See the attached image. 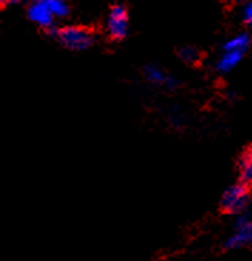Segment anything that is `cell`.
<instances>
[{"mask_svg": "<svg viewBox=\"0 0 252 261\" xmlns=\"http://www.w3.org/2000/svg\"><path fill=\"white\" fill-rule=\"evenodd\" d=\"M252 240V223L251 219L246 216V214H242L239 216L237 221H235V230H234V234L228 240L225 241V247L230 248H239L246 246L249 241Z\"/></svg>", "mask_w": 252, "mask_h": 261, "instance_id": "obj_3", "label": "cell"}, {"mask_svg": "<svg viewBox=\"0 0 252 261\" xmlns=\"http://www.w3.org/2000/svg\"><path fill=\"white\" fill-rule=\"evenodd\" d=\"M231 2H234V3H246L248 0H231Z\"/></svg>", "mask_w": 252, "mask_h": 261, "instance_id": "obj_14", "label": "cell"}, {"mask_svg": "<svg viewBox=\"0 0 252 261\" xmlns=\"http://www.w3.org/2000/svg\"><path fill=\"white\" fill-rule=\"evenodd\" d=\"M59 42L71 50H84L94 43V35L89 29L80 26H67L54 32Z\"/></svg>", "mask_w": 252, "mask_h": 261, "instance_id": "obj_1", "label": "cell"}, {"mask_svg": "<svg viewBox=\"0 0 252 261\" xmlns=\"http://www.w3.org/2000/svg\"><path fill=\"white\" fill-rule=\"evenodd\" d=\"M242 20L245 21L246 24L252 23V3L249 2H246L242 7Z\"/></svg>", "mask_w": 252, "mask_h": 261, "instance_id": "obj_12", "label": "cell"}, {"mask_svg": "<svg viewBox=\"0 0 252 261\" xmlns=\"http://www.w3.org/2000/svg\"><path fill=\"white\" fill-rule=\"evenodd\" d=\"M146 77H147L148 82H151L154 85H167L170 87L174 86L173 79L168 77L167 74L157 66H147L146 67Z\"/></svg>", "mask_w": 252, "mask_h": 261, "instance_id": "obj_8", "label": "cell"}, {"mask_svg": "<svg viewBox=\"0 0 252 261\" xmlns=\"http://www.w3.org/2000/svg\"><path fill=\"white\" fill-rule=\"evenodd\" d=\"M248 203H249V190L246 184H234L228 190H225L224 196L221 198V208L225 213L237 214L244 212Z\"/></svg>", "mask_w": 252, "mask_h": 261, "instance_id": "obj_2", "label": "cell"}, {"mask_svg": "<svg viewBox=\"0 0 252 261\" xmlns=\"http://www.w3.org/2000/svg\"><path fill=\"white\" fill-rule=\"evenodd\" d=\"M239 176H241V180L244 184H248L252 180V151L249 148L241 157Z\"/></svg>", "mask_w": 252, "mask_h": 261, "instance_id": "obj_9", "label": "cell"}, {"mask_svg": "<svg viewBox=\"0 0 252 261\" xmlns=\"http://www.w3.org/2000/svg\"><path fill=\"white\" fill-rule=\"evenodd\" d=\"M33 2H44V0H33Z\"/></svg>", "mask_w": 252, "mask_h": 261, "instance_id": "obj_15", "label": "cell"}, {"mask_svg": "<svg viewBox=\"0 0 252 261\" xmlns=\"http://www.w3.org/2000/svg\"><path fill=\"white\" fill-rule=\"evenodd\" d=\"M107 32L113 39H123L128 32V14L126 7L114 6L107 19Z\"/></svg>", "mask_w": 252, "mask_h": 261, "instance_id": "obj_4", "label": "cell"}, {"mask_svg": "<svg viewBox=\"0 0 252 261\" xmlns=\"http://www.w3.org/2000/svg\"><path fill=\"white\" fill-rule=\"evenodd\" d=\"M27 16L30 20L35 21L36 24H39V26H42L44 29L51 28L53 21H54V17L51 16L44 2H33L29 6Z\"/></svg>", "mask_w": 252, "mask_h": 261, "instance_id": "obj_5", "label": "cell"}, {"mask_svg": "<svg viewBox=\"0 0 252 261\" xmlns=\"http://www.w3.org/2000/svg\"><path fill=\"white\" fill-rule=\"evenodd\" d=\"M242 57L244 55L238 51H224L222 56L218 59L215 67L219 73H228L242 60Z\"/></svg>", "mask_w": 252, "mask_h": 261, "instance_id": "obj_6", "label": "cell"}, {"mask_svg": "<svg viewBox=\"0 0 252 261\" xmlns=\"http://www.w3.org/2000/svg\"><path fill=\"white\" fill-rule=\"evenodd\" d=\"M21 0H0V6H9V5H16L20 3Z\"/></svg>", "mask_w": 252, "mask_h": 261, "instance_id": "obj_13", "label": "cell"}, {"mask_svg": "<svg viewBox=\"0 0 252 261\" xmlns=\"http://www.w3.org/2000/svg\"><path fill=\"white\" fill-rule=\"evenodd\" d=\"M251 37L246 33H239V35L231 37L228 42L224 44V51H238V53H245L246 49L249 47Z\"/></svg>", "mask_w": 252, "mask_h": 261, "instance_id": "obj_7", "label": "cell"}, {"mask_svg": "<svg viewBox=\"0 0 252 261\" xmlns=\"http://www.w3.org/2000/svg\"><path fill=\"white\" fill-rule=\"evenodd\" d=\"M53 17H66L69 14V5L64 0H44Z\"/></svg>", "mask_w": 252, "mask_h": 261, "instance_id": "obj_10", "label": "cell"}, {"mask_svg": "<svg viewBox=\"0 0 252 261\" xmlns=\"http://www.w3.org/2000/svg\"><path fill=\"white\" fill-rule=\"evenodd\" d=\"M180 57L185 63H197L198 59H200V53L195 47H191V46H185L180 50Z\"/></svg>", "mask_w": 252, "mask_h": 261, "instance_id": "obj_11", "label": "cell"}]
</instances>
